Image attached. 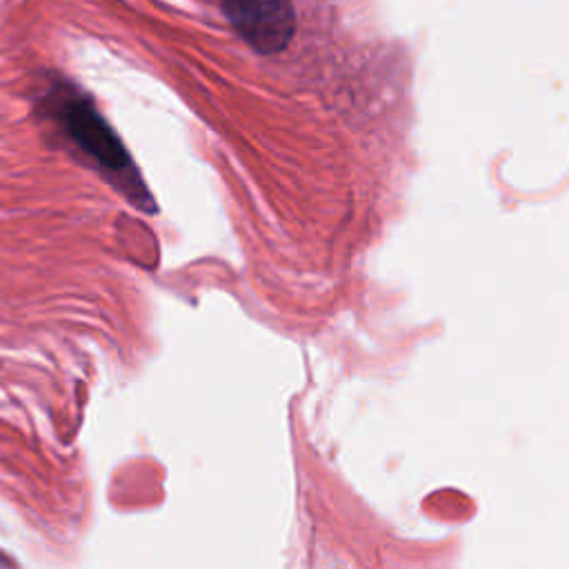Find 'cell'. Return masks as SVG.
<instances>
[{
	"label": "cell",
	"mask_w": 569,
	"mask_h": 569,
	"mask_svg": "<svg viewBox=\"0 0 569 569\" xmlns=\"http://www.w3.org/2000/svg\"><path fill=\"white\" fill-rule=\"evenodd\" d=\"M231 29L258 53L271 56L289 47L298 18L291 0H220Z\"/></svg>",
	"instance_id": "obj_2"
},
{
	"label": "cell",
	"mask_w": 569,
	"mask_h": 569,
	"mask_svg": "<svg viewBox=\"0 0 569 569\" xmlns=\"http://www.w3.org/2000/svg\"><path fill=\"white\" fill-rule=\"evenodd\" d=\"M38 113L78 158L98 171L136 209L144 213L156 211V202L122 140L80 87L64 78L47 80L38 96Z\"/></svg>",
	"instance_id": "obj_1"
}]
</instances>
